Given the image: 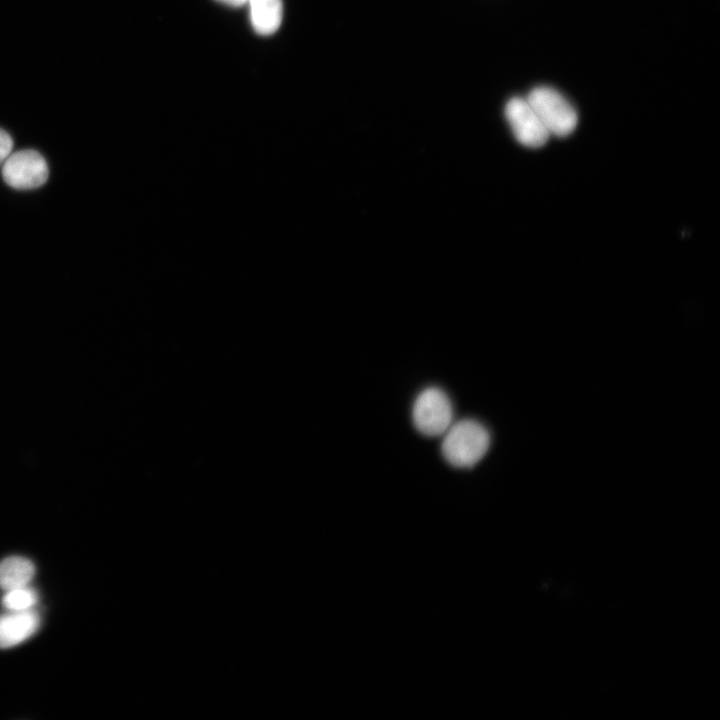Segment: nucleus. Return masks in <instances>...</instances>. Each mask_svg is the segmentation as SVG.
<instances>
[{"mask_svg": "<svg viewBox=\"0 0 720 720\" xmlns=\"http://www.w3.org/2000/svg\"><path fill=\"white\" fill-rule=\"evenodd\" d=\"M490 444L487 429L465 419L454 424L442 442V454L455 467H472L486 454Z\"/></svg>", "mask_w": 720, "mask_h": 720, "instance_id": "nucleus-1", "label": "nucleus"}, {"mask_svg": "<svg viewBox=\"0 0 720 720\" xmlns=\"http://www.w3.org/2000/svg\"><path fill=\"white\" fill-rule=\"evenodd\" d=\"M526 99L550 135L565 137L576 128V110L556 89L538 86L530 91Z\"/></svg>", "mask_w": 720, "mask_h": 720, "instance_id": "nucleus-2", "label": "nucleus"}, {"mask_svg": "<svg viewBox=\"0 0 720 720\" xmlns=\"http://www.w3.org/2000/svg\"><path fill=\"white\" fill-rule=\"evenodd\" d=\"M452 420V406L448 396L439 388L422 391L413 406V421L419 432L426 436L444 433Z\"/></svg>", "mask_w": 720, "mask_h": 720, "instance_id": "nucleus-3", "label": "nucleus"}, {"mask_svg": "<svg viewBox=\"0 0 720 720\" xmlns=\"http://www.w3.org/2000/svg\"><path fill=\"white\" fill-rule=\"evenodd\" d=\"M48 174L44 157L31 149L10 154L2 166V176L6 184L19 190L40 187L47 181Z\"/></svg>", "mask_w": 720, "mask_h": 720, "instance_id": "nucleus-4", "label": "nucleus"}, {"mask_svg": "<svg viewBox=\"0 0 720 720\" xmlns=\"http://www.w3.org/2000/svg\"><path fill=\"white\" fill-rule=\"evenodd\" d=\"M505 116L515 138L524 146L541 147L551 136L526 98L510 99Z\"/></svg>", "mask_w": 720, "mask_h": 720, "instance_id": "nucleus-5", "label": "nucleus"}, {"mask_svg": "<svg viewBox=\"0 0 720 720\" xmlns=\"http://www.w3.org/2000/svg\"><path fill=\"white\" fill-rule=\"evenodd\" d=\"M38 626V614L29 609L0 616V648L23 642L35 633Z\"/></svg>", "mask_w": 720, "mask_h": 720, "instance_id": "nucleus-6", "label": "nucleus"}, {"mask_svg": "<svg viewBox=\"0 0 720 720\" xmlns=\"http://www.w3.org/2000/svg\"><path fill=\"white\" fill-rule=\"evenodd\" d=\"M248 1L254 30L261 35H270L276 32L282 21V0Z\"/></svg>", "mask_w": 720, "mask_h": 720, "instance_id": "nucleus-7", "label": "nucleus"}, {"mask_svg": "<svg viewBox=\"0 0 720 720\" xmlns=\"http://www.w3.org/2000/svg\"><path fill=\"white\" fill-rule=\"evenodd\" d=\"M35 567L24 557L12 556L0 562V588L11 590L26 586L33 578Z\"/></svg>", "mask_w": 720, "mask_h": 720, "instance_id": "nucleus-8", "label": "nucleus"}, {"mask_svg": "<svg viewBox=\"0 0 720 720\" xmlns=\"http://www.w3.org/2000/svg\"><path fill=\"white\" fill-rule=\"evenodd\" d=\"M37 593L26 586L7 590L3 596V605L12 611L28 610L37 602Z\"/></svg>", "mask_w": 720, "mask_h": 720, "instance_id": "nucleus-9", "label": "nucleus"}, {"mask_svg": "<svg viewBox=\"0 0 720 720\" xmlns=\"http://www.w3.org/2000/svg\"><path fill=\"white\" fill-rule=\"evenodd\" d=\"M13 148V140L10 135L0 128V164L7 159Z\"/></svg>", "mask_w": 720, "mask_h": 720, "instance_id": "nucleus-10", "label": "nucleus"}, {"mask_svg": "<svg viewBox=\"0 0 720 720\" xmlns=\"http://www.w3.org/2000/svg\"><path fill=\"white\" fill-rule=\"evenodd\" d=\"M218 1L225 3L229 6L239 7L243 4H245L248 0H218Z\"/></svg>", "mask_w": 720, "mask_h": 720, "instance_id": "nucleus-11", "label": "nucleus"}]
</instances>
